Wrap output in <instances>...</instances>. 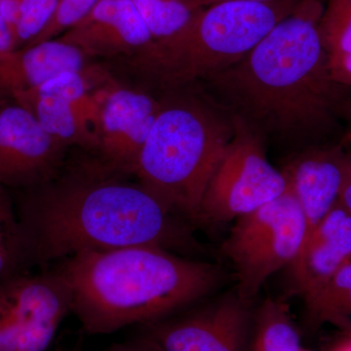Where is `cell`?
Masks as SVG:
<instances>
[{"label":"cell","instance_id":"26","mask_svg":"<svg viewBox=\"0 0 351 351\" xmlns=\"http://www.w3.org/2000/svg\"><path fill=\"white\" fill-rule=\"evenodd\" d=\"M10 50H12V40L2 18L1 9H0V53Z\"/></svg>","mask_w":351,"mask_h":351},{"label":"cell","instance_id":"10","mask_svg":"<svg viewBox=\"0 0 351 351\" xmlns=\"http://www.w3.org/2000/svg\"><path fill=\"white\" fill-rule=\"evenodd\" d=\"M68 149L17 101L0 98V186L19 191L50 181Z\"/></svg>","mask_w":351,"mask_h":351},{"label":"cell","instance_id":"20","mask_svg":"<svg viewBox=\"0 0 351 351\" xmlns=\"http://www.w3.org/2000/svg\"><path fill=\"white\" fill-rule=\"evenodd\" d=\"M329 62L351 54V0H330L319 22Z\"/></svg>","mask_w":351,"mask_h":351},{"label":"cell","instance_id":"18","mask_svg":"<svg viewBox=\"0 0 351 351\" xmlns=\"http://www.w3.org/2000/svg\"><path fill=\"white\" fill-rule=\"evenodd\" d=\"M301 337L288 306L267 300L254 318L251 351H302Z\"/></svg>","mask_w":351,"mask_h":351},{"label":"cell","instance_id":"30","mask_svg":"<svg viewBox=\"0 0 351 351\" xmlns=\"http://www.w3.org/2000/svg\"><path fill=\"white\" fill-rule=\"evenodd\" d=\"M73 351H82V350H80V346H76V348H75V350H73Z\"/></svg>","mask_w":351,"mask_h":351},{"label":"cell","instance_id":"13","mask_svg":"<svg viewBox=\"0 0 351 351\" xmlns=\"http://www.w3.org/2000/svg\"><path fill=\"white\" fill-rule=\"evenodd\" d=\"M58 38L107 62L130 57L154 41L132 0H100Z\"/></svg>","mask_w":351,"mask_h":351},{"label":"cell","instance_id":"25","mask_svg":"<svg viewBox=\"0 0 351 351\" xmlns=\"http://www.w3.org/2000/svg\"><path fill=\"white\" fill-rule=\"evenodd\" d=\"M350 149V164H348V174H346L345 184H343V191H341L339 205L351 215V143L343 138Z\"/></svg>","mask_w":351,"mask_h":351},{"label":"cell","instance_id":"24","mask_svg":"<svg viewBox=\"0 0 351 351\" xmlns=\"http://www.w3.org/2000/svg\"><path fill=\"white\" fill-rule=\"evenodd\" d=\"M99 351H159L156 346L145 341V339L138 337L134 341L126 343H114L107 348Z\"/></svg>","mask_w":351,"mask_h":351},{"label":"cell","instance_id":"11","mask_svg":"<svg viewBox=\"0 0 351 351\" xmlns=\"http://www.w3.org/2000/svg\"><path fill=\"white\" fill-rule=\"evenodd\" d=\"M251 304L235 292L191 315L143 325L140 337L159 351H247Z\"/></svg>","mask_w":351,"mask_h":351},{"label":"cell","instance_id":"5","mask_svg":"<svg viewBox=\"0 0 351 351\" xmlns=\"http://www.w3.org/2000/svg\"><path fill=\"white\" fill-rule=\"evenodd\" d=\"M156 96L160 108L134 177L170 213L195 223L234 123L200 84Z\"/></svg>","mask_w":351,"mask_h":351},{"label":"cell","instance_id":"3","mask_svg":"<svg viewBox=\"0 0 351 351\" xmlns=\"http://www.w3.org/2000/svg\"><path fill=\"white\" fill-rule=\"evenodd\" d=\"M83 331L107 335L145 325L193 304L218 287L223 271L156 246L87 252L60 262Z\"/></svg>","mask_w":351,"mask_h":351},{"label":"cell","instance_id":"8","mask_svg":"<svg viewBox=\"0 0 351 351\" xmlns=\"http://www.w3.org/2000/svg\"><path fill=\"white\" fill-rule=\"evenodd\" d=\"M93 154L108 169L133 176L160 108L158 96L113 76L94 91Z\"/></svg>","mask_w":351,"mask_h":351},{"label":"cell","instance_id":"16","mask_svg":"<svg viewBox=\"0 0 351 351\" xmlns=\"http://www.w3.org/2000/svg\"><path fill=\"white\" fill-rule=\"evenodd\" d=\"M304 301L311 327L332 323L351 331V260Z\"/></svg>","mask_w":351,"mask_h":351},{"label":"cell","instance_id":"22","mask_svg":"<svg viewBox=\"0 0 351 351\" xmlns=\"http://www.w3.org/2000/svg\"><path fill=\"white\" fill-rule=\"evenodd\" d=\"M99 1L100 0H59L52 19L31 45L60 38L77 24Z\"/></svg>","mask_w":351,"mask_h":351},{"label":"cell","instance_id":"28","mask_svg":"<svg viewBox=\"0 0 351 351\" xmlns=\"http://www.w3.org/2000/svg\"><path fill=\"white\" fill-rule=\"evenodd\" d=\"M221 1H230V0H197V3L200 7H206ZM244 1H267V0H244Z\"/></svg>","mask_w":351,"mask_h":351},{"label":"cell","instance_id":"7","mask_svg":"<svg viewBox=\"0 0 351 351\" xmlns=\"http://www.w3.org/2000/svg\"><path fill=\"white\" fill-rule=\"evenodd\" d=\"M232 119L234 133L208 182L197 221L237 219L287 191V179L270 163L262 138Z\"/></svg>","mask_w":351,"mask_h":351},{"label":"cell","instance_id":"4","mask_svg":"<svg viewBox=\"0 0 351 351\" xmlns=\"http://www.w3.org/2000/svg\"><path fill=\"white\" fill-rule=\"evenodd\" d=\"M299 1L230 0L202 7L174 36L154 40L108 69L154 95L201 84L246 56Z\"/></svg>","mask_w":351,"mask_h":351},{"label":"cell","instance_id":"9","mask_svg":"<svg viewBox=\"0 0 351 351\" xmlns=\"http://www.w3.org/2000/svg\"><path fill=\"white\" fill-rule=\"evenodd\" d=\"M112 76L107 64H96L84 73H60L11 99L31 112L58 142L93 154L97 147L94 91Z\"/></svg>","mask_w":351,"mask_h":351},{"label":"cell","instance_id":"14","mask_svg":"<svg viewBox=\"0 0 351 351\" xmlns=\"http://www.w3.org/2000/svg\"><path fill=\"white\" fill-rule=\"evenodd\" d=\"M351 260V215L338 205L307 233L289 265L290 290L302 299L322 287Z\"/></svg>","mask_w":351,"mask_h":351},{"label":"cell","instance_id":"6","mask_svg":"<svg viewBox=\"0 0 351 351\" xmlns=\"http://www.w3.org/2000/svg\"><path fill=\"white\" fill-rule=\"evenodd\" d=\"M223 246L237 271V293L252 304L261 288L297 257L308 233L306 216L290 189L235 219Z\"/></svg>","mask_w":351,"mask_h":351},{"label":"cell","instance_id":"15","mask_svg":"<svg viewBox=\"0 0 351 351\" xmlns=\"http://www.w3.org/2000/svg\"><path fill=\"white\" fill-rule=\"evenodd\" d=\"M94 60L60 38L0 53V98H12L66 71L84 73Z\"/></svg>","mask_w":351,"mask_h":351},{"label":"cell","instance_id":"12","mask_svg":"<svg viewBox=\"0 0 351 351\" xmlns=\"http://www.w3.org/2000/svg\"><path fill=\"white\" fill-rule=\"evenodd\" d=\"M350 164L343 138L302 149L282 170L288 188L306 216L309 230L339 204Z\"/></svg>","mask_w":351,"mask_h":351},{"label":"cell","instance_id":"21","mask_svg":"<svg viewBox=\"0 0 351 351\" xmlns=\"http://www.w3.org/2000/svg\"><path fill=\"white\" fill-rule=\"evenodd\" d=\"M59 0H21L19 18L12 34V50L31 45L45 29Z\"/></svg>","mask_w":351,"mask_h":351},{"label":"cell","instance_id":"2","mask_svg":"<svg viewBox=\"0 0 351 351\" xmlns=\"http://www.w3.org/2000/svg\"><path fill=\"white\" fill-rule=\"evenodd\" d=\"M131 177L88 154L71 164L66 160L50 181L17 191L14 202L32 265L133 246L196 251L184 219Z\"/></svg>","mask_w":351,"mask_h":351},{"label":"cell","instance_id":"31","mask_svg":"<svg viewBox=\"0 0 351 351\" xmlns=\"http://www.w3.org/2000/svg\"><path fill=\"white\" fill-rule=\"evenodd\" d=\"M302 351H313V350H306V348H302Z\"/></svg>","mask_w":351,"mask_h":351},{"label":"cell","instance_id":"1","mask_svg":"<svg viewBox=\"0 0 351 351\" xmlns=\"http://www.w3.org/2000/svg\"><path fill=\"white\" fill-rule=\"evenodd\" d=\"M323 11L320 0H300L246 56L200 84L265 145L302 149L343 130L351 89L332 77L319 34Z\"/></svg>","mask_w":351,"mask_h":351},{"label":"cell","instance_id":"19","mask_svg":"<svg viewBox=\"0 0 351 351\" xmlns=\"http://www.w3.org/2000/svg\"><path fill=\"white\" fill-rule=\"evenodd\" d=\"M154 40L174 36L199 12L197 0H132Z\"/></svg>","mask_w":351,"mask_h":351},{"label":"cell","instance_id":"23","mask_svg":"<svg viewBox=\"0 0 351 351\" xmlns=\"http://www.w3.org/2000/svg\"><path fill=\"white\" fill-rule=\"evenodd\" d=\"M332 77L339 84L351 89V54L329 62Z\"/></svg>","mask_w":351,"mask_h":351},{"label":"cell","instance_id":"27","mask_svg":"<svg viewBox=\"0 0 351 351\" xmlns=\"http://www.w3.org/2000/svg\"><path fill=\"white\" fill-rule=\"evenodd\" d=\"M343 120L346 122V131L343 133V138L348 142L351 143V95L346 99L345 104H343Z\"/></svg>","mask_w":351,"mask_h":351},{"label":"cell","instance_id":"17","mask_svg":"<svg viewBox=\"0 0 351 351\" xmlns=\"http://www.w3.org/2000/svg\"><path fill=\"white\" fill-rule=\"evenodd\" d=\"M32 267L29 245L13 196L0 186V284L29 274Z\"/></svg>","mask_w":351,"mask_h":351},{"label":"cell","instance_id":"29","mask_svg":"<svg viewBox=\"0 0 351 351\" xmlns=\"http://www.w3.org/2000/svg\"><path fill=\"white\" fill-rule=\"evenodd\" d=\"M335 351H351V337L350 339H346L345 343H341L339 348H337Z\"/></svg>","mask_w":351,"mask_h":351}]
</instances>
